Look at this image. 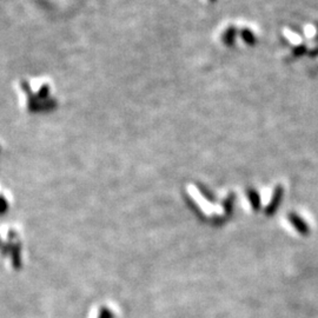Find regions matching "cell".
I'll return each mask as SVG.
<instances>
[{"instance_id":"1","label":"cell","mask_w":318,"mask_h":318,"mask_svg":"<svg viewBox=\"0 0 318 318\" xmlns=\"http://www.w3.org/2000/svg\"><path fill=\"white\" fill-rule=\"evenodd\" d=\"M26 109L28 111L46 107L51 99V86L46 80H31L21 86Z\"/></svg>"}]
</instances>
